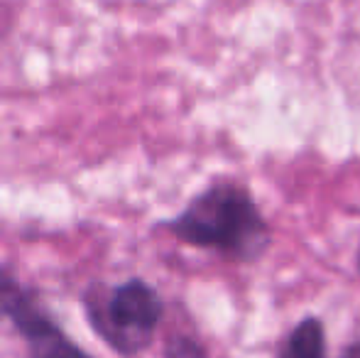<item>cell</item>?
I'll return each instance as SVG.
<instances>
[{
    "label": "cell",
    "instance_id": "1",
    "mask_svg": "<svg viewBox=\"0 0 360 358\" xmlns=\"http://www.w3.org/2000/svg\"><path fill=\"white\" fill-rule=\"evenodd\" d=\"M157 229L194 248L216 250L236 263H255L270 248V226L252 194L236 181H214Z\"/></svg>",
    "mask_w": 360,
    "mask_h": 358
},
{
    "label": "cell",
    "instance_id": "2",
    "mask_svg": "<svg viewBox=\"0 0 360 358\" xmlns=\"http://www.w3.org/2000/svg\"><path fill=\"white\" fill-rule=\"evenodd\" d=\"M79 305L91 331L120 358H135L150 349L165 317V300L143 277L115 285L91 280L81 290Z\"/></svg>",
    "mask_w": 360,
    "mask_h": 358
},
{
    "label": "cell",
    "instance_id": "3",
    "mask_svg": "<svg viewBox=\"0 0 360 358\" xmlns=\"http://www.w3.org/2000/svg\"><path fill=\"white\" fill-rule=\"evenodd\" d=\"M10 324L25 341V358H94L62 329L34 287L10 265H0V324Z\"/></svg>",
    "mask_w": 360,
    "mask_h": 358
},
{
    "label": "cell",
    "instance_id": "4",
    "mask_svg": "<svg viewBox=\"0 0 360 358\" xmlns=\"http://www.w3.org/2000/svg\"><path fill=\"white\" fill-rule=\"evenodd\" d=\"M277 358H326V329L319 317H304L282 339Z\"/></svg>",
    "mask_w": 360,
    "mask_h": 358
},
{
    "label": "cell",
    "instance_id": "5",
    "mask_svg": "<svg viewBox=\"0 0 360 358\" xmlns=\"http://www.w3.org/2000/svg\"><path fill=\"white\" fill-rule=\"evenodd\" d=\"M162 358H209V351L199 339L189 334H172L165 341Z\"/></svg>",
    "mask_w": 360,
    "mask_h": 358
},
{
    "label": "cell",
    "instance_id": "6",
    "mask_svg": "<svg viewBox=\"0 0 360 358\" xmlns=\"http://www.w3.org/2000/svg\"><path fill=\"white\" fill-rule=\"evenodd\" d=\"M338 358H360V339L353 341V344H348L346 349L341 351V356Z\"/></svg>",
    "mask_w": 360,
    "mask_h": 358
},
{
    "label": "cell",
    "instance_id": "7",
    "mask_svg": "<svg viewBox=\"0 0 360 358\" xmlns=\"http://www.w3.org/2000/svg\"><path fill=\"white\" fill-rule=\"evenodd\" d=\"M358 270H360V248H358Z\"/></svg>",
    "mask_w": 360,
    "mask_h": 358
}]
</instances>
